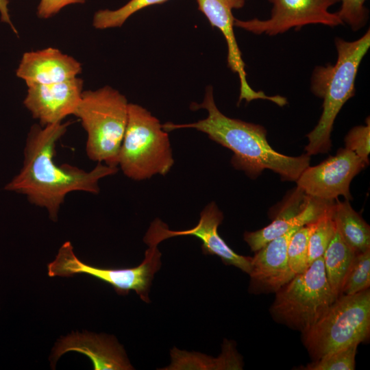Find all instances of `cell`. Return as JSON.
<instances>
[{"instance_id":"e0dca14e","label":"cell","mask_w":370,"mask_h":370,"mask_svg":"<svg viewBox=\"0 0 370 370\" xmlns=\"http://www.w3.org/2000/svg\"><path fill=\"white\" fill-rule=\"evenodd\" d=\"M80 352L90 358L95 370L132 369L123 347L104 335L74 333L60 339L53 354V362L64 353Z\"/></svg>"},{"instance_id":"484cf974","label":"cell","mask_w":370,"mask_h":370,"mask_svg":"<svg viewBox=\"0 0 370 370\" xmlns=\"http://www.w3.org/2000/svg\"><path fill=\"white\" fill-rule=\"evenodd\" d=\"M367 0H341V6L336 12L343 24L348 25L353 31L363 27L369 17V10L365 6Z\"/></svg>"},{"instance_id":"ac0fdd59","label":"cell","mask_w":370,"mask_h":370,"mask_svg":"<svg viewBox=\"0 0 370 370\" xmlns=\"http://www.w3.org/2000/svg\"><path fill=\"white\" fill-rule=\"evenodd\" d=\"M171 363L162 369H243L242 356L238 353L234 342L224 339L221 354L213 358L198 352H188L173 347L170 352Z\"/></svg>"},{"instance_id":"9a60e30c","label":"cell","mask_w":370,"mask_h":370,"mask_svg":"<svg viewBox=\"0 0 370 370\" xmlns=\"http://www.w3.org/2000/svg\"><path fill=\"white\" fill-rule=\"evenodd\" d=\"M299 228L271 241L251 258V293H275L295 276L288 267L287 251L293 234Z\"/></svg>"},{"instance_id":"d6986e66","label":"cell","mask_w":370,"mask_h":370,"mask_svg":"<svg viewBox=\"0 0 370 370\" xmlns=\"http://www.w3.org/2000/svg\"><path fill=\"white\" fill-rule=\"evenodd\" d=\"M336 229L356 254L370 249V227L348 200L334 203Z\"/></svg>"},{"instance_id":"6da1fadb","label":"cell","mask_w":370,"mask_h":370,"mask_svg":"<svg viewBox=\"0 0 370 370\" xmlns=\"http://www.w3.org/2000/svg\"><path fill=\"white\" fill-rule=\"evenodd\" d=\"M70 122L41 126L34 125L24 149V160L19 173L5 189L25 195L31 204L45 208L53 221L66 195L73 191L97 194L100 179L114 175L117 166L97 162L90 171L54 161L56 145L66 132Z\"/></svg>"},{"instance_id":"603a6c76","label":"cell","mask_w":370,"mask_h":370,"mask_svg":"<svg viewBox=\"0 0 370 370\" xmlns=\"http://www.w3.org/2000/svg\"><path fill=\"white\" fill-rule=\"evenodd\" d=\"M318 220L299 227L291 238L287 251L288 264L295 275L302 273L309 267L308 243L311 234L317 227Z\"/></svg>"},{"instance_id":"5b68a950","label":"cell","mask_w":370,"mask_h":370,"mask_svg":"<svg viewBox=\"0 0 370 370\" xmlns=\"http://www.w3.org/2000/svg\"><path fill=\"white\" fill-rule=\"evenodd\" d=\"M128 104L123 95L109 86L82 92L74 115L80 119L87 132L86 151L90 160L118 166Z\"/></svg>"},{"instance_id":"2e32d148","label":"cell","mask_w":370,"mask_h":370,"mask_svg":"<svg viewBox=\"0 0 370 370\" xmlns=\"http://www.w3.org/2000/svg\"><path fill=\"white\" fill-rule=\"evenodd\" d=\"M81 64L59 49L48 47L23 53L16 75L27 87L61 82L81 73Z\"/></svg>"},{"instance_id":"30bf717a","label":"cell","mask_w":370,"mask_h":370,"mask_svg":"<svg viewBox=\"0 0 370 370\" xmlns=\"http://www.w3.org/2000/svg\"><path fill=\"white\" fill-rule=\"evenodd\" d=\"M369 164L345 148L314 166H308L295 181L297 187L308 196L334 200L340 195L352 199L349 186L352 179Z\"/></svg>"},{"instance_id":"7a4b0ae2","label":"cell","mask_w":370,"mask_h":370,"mask_svg":"<svg viewBox=\"0 0 370 370\" xmlns=\"http://www.w3.org/2000/svg\"><path fill=\"white\" fill-rule=\"evenodd\" d=\"M190 108L195 110H206L207 117L192 123H166L162 125L163 130L169 132L177 129L193 128L206 134L212 140L232 151L231 163L233 166L245 171L251 178L255 179L264 169H270L284 180L296 181L310 166V156L307 153L292 157L272 149L263 126L223 114L216 106L211 86L206 88L203 102L193 103Z\"/></svg>"},{"instance_id":"83f0119b","label":"cell","mask_w":370,"mask_h":370,"mask_svg":"<svg viewBox=\"0 0 370 370\" xmlns=\"http://www.w3.org/2000/svg\"><path fill=\"white\" fill-rule=\"evenodd\" d=\"M86 0H40L37 8V15L40 18H49L66 5L84 3Z\"/></svg>"},{"instance_id":"ba28073f","label":"cell","mask_w":370,"mask_h":370,"mask_svg":"<svg viewBox=\"0 0 370 370\" xmlns=\"http://www.w3.org/2000/svg\"><path fill=\"white\" fill-rule=\"evenodd\" d=\"M157 246H149L143 261L136 267L111 269L82 262L75 255L71 243L66 241L60 248L55 260L48 264V275L71 277L88 274L113 286L119 295H126L130 291H134L144 301L149 302V288L154 274L161 265V254Z\"/></svg>"},{"instance_id":"9c48e42d","label":"cell","mask_w":370,"mask_h":370,"mask_svg":"<svg viewBox=\"0 0 370 370\" xmlns=\"http://www.w3.org/2000/svg\"><path fill=\"white\" fill-rule=\"evenodd\" d=\"M272 4L271 17L266 20L235 18L234 26L255 34L276 36L291 28L321 24L331 27L343 24L336 12L329 8L341 0H268Z\"/></svg>"},{"instance_id":"3957f363","label":"cell","mask_w":370,"mask_h":370,"mask_svg":"<svg viewBox=\"0 0 370 370\" xmlns=\"http://www.w3.org/2000/svg\"><path fill=\"white\" fill-rule=\"evenodd\" d=\"M334 43L338 55L336 63L316 66L311 77V91L323 102L317 125L306 135L308 144L305 150L309 156L327 153L331 149L330 136L335 119L356 92L358 68L370 47L369 29L356 40L336 37Z\"/></svg>"},{"instance_id":"4316f807","label":"cell","mask_w":370,"mask_h":370,"mask_svg":"<svg viewBox=\"0 0 370 370\" xmlns=\"http://www.w3.org/2000/svg\"><path fill=\"white\" fill-rule=\"evenodd\" d=\"M345 149L354 152L358 156L369 164L370 123L366 119L365 125H358L352 128L345 137Z\"/></svg>"},{"instance_id":"44dd1931","label":"cell","mask_w":370,"mask_h":370,"mask_svg":"<svg viewBox=\"0 0 370 370\" xmlns=\"http://www.w3.org/2000/svg\"><path fill=\"white\" fill-rule=\"evenodd\" d=\"M166 1L168 0H130L116 10H100L95 12L93 16L92 25L99 29L119 27L138 10Z\"/></svg>"},{"instance_id":"d4e9b609","label":"cell","mask_w":370,"mask_h":370,"mask_svg":"<svg viewBox=\"0 0 370 370\" xmlns=\"http://www.w3.org/2000/svg\"><path fill=\"white\" fill-rule=\"evenodd\" d=\"M358 344H352L308 363L304 370H354Z\"/></svg>"},{"instance_id":"8fae6325","label":"cell","mask_w":370,"mask_h":370,"mask_svg":"<svg viewBox=\"0 0 370 370\" xmlns=\"http://www.w3.org/2000/svg\"><path fill=\"white\" fill-rule=\"evenodd\" d=\"M223 220V214L212 201L200 214L199 221L194 227L186 230L173 231L159 219H156L148 229L144 241L149 246L174 236H193L201 241L203 254L216 255L226 265L234 266L249 274L251 270L250 256H244L233 251L219 236L218 227Z\"/></svg>"},{"instance_id":"277c9868","label":"cell","mask_w":370,"mask_h":370,"mask_svg":"<svg viewBox=\"0 0 370 370\" xmlns=\"http://www.w3.org/2000/svg\"><path fill=\"white\" fill-rule=\"evenodd\" d=\"M174 164L168 132L149 111L129 103L127 122L120 147L118 165L132 180L165 175Z\"/></svg>"},{"instance_id":"cb8c5ba5","label":"cell","mask_w":370,"mask_h":370,"mask_svg":"<svg viewBox=\"0 0 370 370\" xmlns=\"http://www.w3.org/2000/svg\"><path fill=\"white\" fill-rule=\"evenodd\" d=\"M369 286L370 249H368L356 254L344 278L341 295H354Z\"/></svg>"},{"instance_id":"52a82bcc","label":"cell","mask_w":370,"mask_h":370,"mask_svg":"<svg viewBox=\"0 0 370 370\" xmlns=\"http://www.w3.org/2000/svg\"><path fill=\"white\" fill-rule=\"evenodd\" d=\"M336 299L321 256L275 293L269 312L278 323L302 333L321 319Z\"/></svg>"},{"instance_id":"4fadbf2b","label":"cell","mask_w":370,"mask_h":370,"mask_svg":"<svg viewBox=\"0 0 370 370\" xmlns=\"http://www.w3.org/2000/svg\"><path fill=\"white\" fill-rule=\"evenodd\" d=\"M199 10L206 16L212 27L218 28L223 34L227 46V64L236 73L240 80V95L238 103L245 99L249 102L254 99H266L280 106L287 103L282 96H268L264 92L252 89L247 79L245 64L242 58L234 32L235 18L234 9L242 8L245 0H197Z\"/></svg>"},{"instance_id":"ffe728a7","label":"cell","mask_w":370,"mask_h":370,"mask_svg":"<svg viewBox=\"0 0 370 370\" xmlns=\"http://www.w3.org/2000/svg\"><path fill=\"white\" fill-rule=\"evenodd\" d=\"M355 255L336 229L323 255L326 278L336 298L341 295L344 278Z\"/></svg>"},{"instance_id":"7402d4cb","label":"cell","mask_w":370,"mask_h":370,"mask_svg":"<svg viewBox=\"0 0 370 370\" xmlns=\"http://www.w3.org/2000/svg\"><path fill=\"white\" fill-rule=\"evenodd\" d=\"M334 203L319 219L317 227L310 236L308 256L309 266L313 261L323 256L336 234V225L334 218Z\"/></svg>"},{"instance_id":"f1b7e54d","label":"cell","mask_w":370,"mask_h":370,"mask_svg":"<svg viewBox=\"0 0 370 370\" xmlns=\"http://www.w3.org/2000/svg\"><path fill=\"white\" fill-rule=\"evenodd\" d=\"M9 1L8 0H0V16L1 21L6 24L9 25L12 31L17 35L18 32L12 24L8 8Z\"/></svg>"},{"instance_id":"5bb4252c","label":"cell","mask_w":370,"mask_h":370,"mask_svg":"<svg viewBox=\"0 0 370 370\" xmlns=\"http://www.w3.org/2000/svg\"><path fill=\"white\" fill-rule=\"evenodd\" d=\"M84 82L75 77L66 81L29 86L23 101L32 116L40 125L62 122L73 114L80 101Z\"/></svg>"},{"instance_id":"7c38bea8","label":"cell","mask_w":370,"mask_h":370,"mask_svg":"<svg viewBox=\"0 0 370 370\" xmlns=\"http://www.w3.org/2000/svg\"><path fill=\"white\" fill-rule=\"evenodd\" d=\"M334 203L308 196L297 186L273 214L272 222L260 230L245 232L244 240L256 252L291 230L317 221Z\"/></svg>"},{"instance_id":"8992f818","label":"cell","mask_w":370,"mask_h":370,"mask_svg":"<svg viewBox=\"0 0 370 370\" xmlns=\"http://www.w3.org/2000/svg\"><path fill=\"white\" fill-rule=\"evenodd\" d=\"M301 334L312 360L369 339V288L354 295H339L321 319Z\"/></svg>"}]
</instances>
